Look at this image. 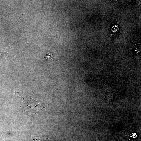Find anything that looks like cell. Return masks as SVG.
I'll return each mask as SVG.
<instances>
[{
	"label": "cell",
	"mask_w": 141,
	"mask_h": 141,
	"mask_svg": "<svg viewBox=\"0 0 141 141\" xmlns=\"http://www.w3.org/2000/svg\"><path fill=\"white\" fill-rule=\"evenodd\" d=\"M95 141H99V138L98 137L97 139H96Z\"/></svg>",
	"instance_id": "obj_1"
},
{
	"label": "cell",
	"mask_w": 141,
	"mask_h": 141,
	"mask_svg": "<svg viewBox=\"0 0 141 141\" xmlns=\"http://www.w3.org/2000/svg\"><path fill=\"white\" fill-rule=\"evenodd\" d=\"M1 51V50H0V51Z\"/></svg>",
	"instance_id": "obj_2"
}]
</instances>
